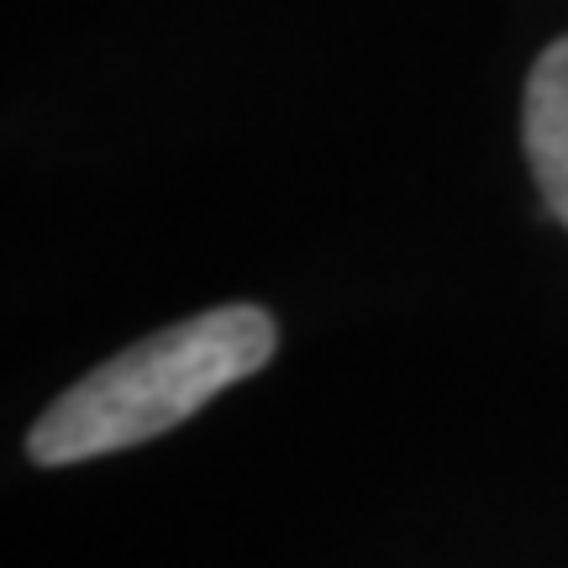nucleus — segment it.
I'll return each mask as SVG.
<instances>
[{"label":"nucleus","mask_w":568,"mask_h":568,"mask_svg":"<svg viewBox=\"0 0 568 568\" xmlns=\"http://www.w3.org/2000/svg\"><path fill=\"white\" fill-rule=\"evenodd\" d=\"M521 138H527V159L542 184V201L568 226V38L552 42L531 69Z\"/></svg>","instance_id":"2"},{"label":"nucleus","mask_w":568,"mask_h":568,"mask_svg":"<svg viewBox=\"0 0 568 568\" xmlns=\"http://www.w3.org/2000/svg\"><path fill=\"white\" fill-rule=\"evenodd\" d=\"M274 316L258 305H216L163 326L63 389L38 416L27 447L38 464L63 468L153 443L205 410L222 389L258 374L274 358Z\"/></svg>","instance_id":"1"}]
</instances>
